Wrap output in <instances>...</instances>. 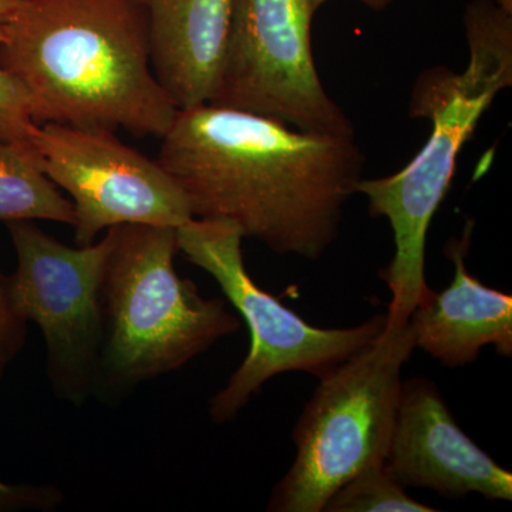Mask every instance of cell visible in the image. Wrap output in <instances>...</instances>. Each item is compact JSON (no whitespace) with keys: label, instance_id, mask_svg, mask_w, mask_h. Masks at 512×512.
Here are the masks:
<instances>
[{"label":"cell","instance_id":"cell-18","mask_svg":"<svg viewBox=\"0 0 512 512\" xmlns=\"http://www.w3.org/2000/svg\"><path fill=\"white\" fill-rule=\"evenodd\" d=\"M328 2L329 0H309V5H311L313 12L316 13L323 5H325V3ZM359 2L365 3V5L369 6L370 9L383 10L386 9L390 3H393L394 0H359Z\"/></svg>","mask_w":512,"mask_h":512},{"label":"cell","instance_id":"cell-13","mask_svg":"<svg viewBox=\"0 0 512 512\" xmlns=\"http://www.w3.org/2000/svg\"><path fill=\"white\" fill-rule=\"evenodd\" d=\"M36 220L73 227L72 201L47 177L33 144L0 141V224Z\"/></svg>","mask_w":512,"mask_h":512},{"label":"cell","instance_id":"cell-3","mask_svg":"<svg viewBox=\"0 0 512 512\" xmlns=\"http://www.w3.org/2000/svg\"><path fill=\"white\" fill-rule=\"evenodd\" d=\"M464 23L467 69L426 74L414 92L413 116L433 121L426 146L399 173L357 185L369 202V214L386 218L393 231V259L382 272L392 293L386 313L390 325L409 322L430 291L424 268L431 220L450 188L461 148L491 101L512 83V12L494 0H474Z\"/></svg>","mask_w":512,"mask_h":512},{"label":"cell","instance_id":"cell-20","mask_svg":"<svg viewBox=\"0 0 512 512\" xmlns=\"http://www.w3.org/2000/svg\"><path fill=\"white\" fill-rule=\"evenodd\" d=\"M497 5H500L501 8L510 10L512 12V0H494Z\"/></svg>","mask_w":512,"mask_h":512},{"label":"cell","instance_id":"cell-19","mask_svg":"<svg viewBox=\"0 0 512 512\" xmlns=\"http://www.w3.org/2000/svg\"><path fill=\"white\" fill-rule=\"evenodd\" d=\"M20 0H0V25L8 20Z\"/></svg>","mask_w":512,"mask_h":512},{"label":"cell","instance_id":"cell-11","mask_svg":"<svg viewBox=\"0 0 512 512\" xmlns=\"http://www.w3.org/2000/svg\"><path fill=\"white\" fill-rule=\"evenodd\" d=\"M467 239H453L447 255L454 262L453 282L439 293L430 289L409 318L414 346L446 367L476 362L481 349L494 346L512 356V298L468 274Z\"/></svg>","mask_w":512,"mask_h":512},{"label":"cell","instance_id":"cell-17","mask_svg":"<svg viewBox=\"0 0 512 512\" xmlns=\"http://www.w3.org/2000/svg\"><path fill=\"white\" fill-rule=\"evenodd\" d=\"M64 495L55 485L6 484L0 481V512L56 511Z\"/></svg>","mask_w":512,"mask_h":512},{"label":"cell","instance_id":"cell-1","mask_svg":"<svg viewBox=\"0 0 512 512\" xmlns=\"http://www.w3.org/2000/svg\"><path fill=\"white\" fill-rule=\"evenodd\" d=\"M157 161L192 217L227 220L279 255L316 261L339 235L363 156L353 136L309 133L202 104L178 110Z\"/></svg>","mask_w":512,"mask_h":512},{"label":"cell","instance_id":"cell-4","mask_svg":"<svg viewBox=\"0 0 512 512\" xmlns=\"http://www.w3.org/2000/svg\"><path fill=\"white\" fill-rule=\"evenodd\" d=\"M103 278L104 336L93 397L119 404L234 335L241 320L175 269L177 228L120 225Z\"/></svg>","mask_w":512,"mask_h":512},{"label":"cell","instance_id":"cell-6","mask_svg":"<svg viewBox=\"0 0 512 512\" xmlns=\"http://www.w3.org/2000/svg\"><path fill=\"white\" fill-rule=\"evenodd\" d=\"M241 228L227 220L192 218L177 228L178 249L191 264L210 274L245 320L251 346L241 366L210 400L217 424L237 419L272 377L289 372L322 377L372 343L386 328L376 315L352 328L309 325L292 309L255 284L242 254Z\"/></svg>","mask_w":512,"mask_h":512},{"label":"cell","instance_id":"cell-5","mask_svg":"<svg viewBox=\"0 0 512 512\" xmlns=\"http://www.w3.org/2000/svg\"><path fill=\"white\" fill-rule=\"evenodd\" d=\"M414 349L409 322L386 323L372 343L319 377L292 431L295 461L266 511L322 512L350 478L386 460L402 369Z\"/></svg>","mask_w":512,"mask_h":512},{"label":"cell","instance_id":"cell-12","mask_svg":"<svg viewBox=\"0 0 512 512\" xmlns=\"http://www.w3.org/2000/svg\"><path fill=\"white\" fill-rule=\"evenodd\" d=\"M150 62L178 110L210 103L217 87L234 0H140Z\"/></svg>","mask_w":512,"mask_h":512},{"label":"cell","instance_id":"cell-8","mask_svg":"<svg viewBox=\"0 0 512 512\" xmlns=\"http://www.w3.org/2000/svg\"><path fill=\"white\" fill-rule=\"evenodd\" d=\"M309 0H234L212 106L245 111L309 133L353 136L320 82Z\"/></svg>","mask_w":512,"mask_h":512},{"label":"cell","instance_id":"cell-7","mask_svg":"<svg viewBox=\"0 0 512 512\" xmlns=\"http://www.w3.org/2000/svg\"><path fill=\"white\" fill-rule=\"evenodd\" d=\"M18 265L6 276L13 309L35 322L46 345V376L57 399L83 406L93 397L104 336L103 278L113 231L86 247H67L35 221L9 222Z\"/></svg>","mask_w":512,"mask_h":512},{"label":"cell","instance_id":"cell-10","mask_svg":"<svg viewBox=\"0 0 512 512\" xmlns=\"http://www.w3.org/2000/svg\"><path fill=\"white\" fill-rule=\"evenodd\" d=\"M386 467L404 488H427L450 500L480 494L512 500V474L458 426L439 387L424 377L402 382Z\"/></svg>","mask_w":512,"mask_h":512},{"label":"cell","instance_id":"cell-15","mask_svg":"<svg viewBox=\"0 0 512 512\" xmlns=\"http://www.w3.org/2000/svg\"><path fill=\"white\" fill-rule=\"evenodd\" d=\"M36 128L26 93L0 66V141L33 144Z\"/></svg>","mask_w":512,"mask_h":512},{"label":"cell","instance_id":"cell-9","mask_svg":"<svg viewBox=\"0 0 512 512\" xmlns=\"http://www.w3.org/2000/svg\"><path fill=\"white\" fill-rule=\"evenodd\" d=\"M114 133L46 123L33 136L43 171L72 197L77 247L120 225L178 228L194 218L183 190L163 165Z\"/></svg>","mask_w":512,"mask_h":512},{"label":"cell","instance_id":"cell-2","mask_svg":"<svg viewBox=\"0 0 512 512\" xmlns=\"http://www.w3.org/2000/svg\"><path fill=\"white\" fill-rule=\"evenodd\" d=\"M0 66L37 126L161 138L178 113L151 67L140 0H20L0 25Z\"/></svg>","mask_w":512,"mask_h":512},{"label":"cell","instance_id":"cell-16","mask_svg":"<svg viewBox=\"0 0 512 512\" xmlns=\"http://www.w3.org/2000/svg\"><path fill=\"white\" fill-rule=\"evenodd\" d=\"M28 322L20 319L10 302L6 276L0 272V383L13 360L25 349Z\"/></svg>","mask_w":512,"mask_h":512},{"label":"cell","instance_id":"cell-14","mask_svg":"<svg viewBox=\"0 0 512 512\" xmlns=\"http://www.w3.org/2000/svg\"><path fill=\"white\" fill-rule=\"evenodd\" d=\"M326 512H434L413 500L390 473L386 463L372 464L350 478L329 498Z\"/></svg>","mask_w":512,"mask_h":512}]
</instances>
